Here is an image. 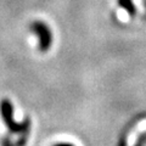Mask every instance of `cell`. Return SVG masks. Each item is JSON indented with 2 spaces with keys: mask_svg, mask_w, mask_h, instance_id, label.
<instances>
[{
  "mask_svg": "<svg viewBox=\"0 0 146 146\" xmlns=\"http://www.w3.org/2000/svg\"><path fill=\"white\" fill-rule=\"evenodd\" d=\"M119 5L123 6L124 9H127V11L130 13V15H134L135 13V10H134V6L131 4L130 0H119Z\"/></svg>",
  "mask_w": 146,
  "mask_h": 146,
  "instance_id": "cell-3",
  "label": "cell"
},
{
  "mask_svg": "<svg viewBox=\"0 0 146 146\" xmlns=\"http://www.w3.org/2000/svg\"><path fill=\"white\" fill-rule=\"evenodd\" d=\"M145 131H146V119L141 121L139 124L131 130V133L129 134V136H128V139H127V146H134L136 144V141H138L139 136L143 133H145Z\"/></svg>",
  "mask_w": 146,
  "mask_h": 146,
  "instance_id": "cell-2",
  "label": "cell"
},
{
  "mask_svg": "<svg viewBox=\"0 0 146 146\" xmlns=\"http://www.w3.org/2000/svg\"><path fill=\"white\" fill-rule=\"evenodd\" d=\"M33 31L40 38V49L43 51L48 50V48L51 45V33H50L49 28L42 22H35L33 25Z\"/></svg>",
  "mask_w": 146,
  "mask_h": 146,
  "instance_id": "cell-1",
  "label": "cell"
}]
</instances>
